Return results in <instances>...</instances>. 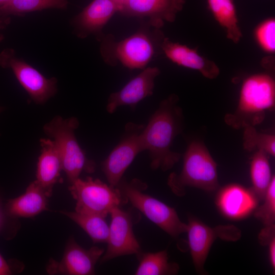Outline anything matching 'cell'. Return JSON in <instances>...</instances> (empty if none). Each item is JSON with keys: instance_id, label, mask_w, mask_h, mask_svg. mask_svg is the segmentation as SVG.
Returning <instances> with one entry per match:
<instances>
[{"instance_id": "cell-1", "label": "cell", "mask_w": 275, "mask_h": 275, "mask_svg": "<svg viewBox=\"0 0 275 275\" xmlns=\"http://www.w3.org/2000/svg\"><path fill=\"white\" fill-rule=\"evenodd\" d=\"M178 97L172 94L160 103L139 138L143 151L149 154L150 167L163 171L172 169L181 154L172 150L175 138L182 130L183 115Z\"/></svg>"}, {"instance_id": "cell-2", "label": "cell", "mask_w": 275, "mask_h": 275, "mask_svg": "<svg viewBox=\"0 0 275 275\" xmlns=\"http://www.w3.org/2000/svg\"><path fill=\"white\" fill-rule=\"evenodd\" d=\"M275 104V84L268 75L260 74L246 78L241 86L236 111L225 116L226 123L234 128L254 126L264 119L266 112Z\"/></svg>"}, {"instance_id": "cell-3", "label": "cell", "mask_w": 275, "mask_h": 275, "mask_svg": "<svg viewBox=\"0 0 275 275\" xmlns=\"http://www.w3.org/2000/svg\"><path fill=\"white\" fill-rule=\"evenodd\" d=\"M168 185L178 196L185 193V187H194L213 191L219 186L217 166L205 146L199 141L190 143L183 156V167L179 174L171 173Z\"/></svg>"}, {"instance_id": "cell-4", "label": "cell", "mask_w": 275, "mask_h": 275, "mask_svg": "<svg viewBox=\"0 0 275 275\" xmlns=\"http://www.w3.org/2000/svg\"><path fill=\"white\" fill-rule=\"evenodd\" d=\"M147 24L129 37L116 41L107 35L101 39L100 53L104 61L112 65L120 62L131 69H144L153 58L157 44L158 33L151 31Z\"/></svg>"}, {"instance_id": "cell-5", "label": "cell", "mask_w": 275, "mask_h": 275, "mask_svg": "<svg viewBox=\"0 0 275 275\" xmlns=\"http://www.w3.org/2000/svg\"><path fill=\"white\" fill-rule=\"evenodd\" d=\"M79 126L75 117L63 119L54 117L43 127L45 133L52 139L60 155L62 170L70 183L79 178L85 171L92 173L95 164L86 157L75 136L74 131Z\"/></svg>"}, {"instance_id": "cell-6", "label": "cell", "mask_w": 275, "mask_h": 275, "mask_svg": "<svg viewBox=\"0 0 275 275\" xmlns=\"http://www.w3.org/2000/svg\"><path fill=\"white\" fill-rule=\"evenodd\" d=\"M127 202L149 220L174 238L186 232L187 225L179 218L175 209L143 192L147 186L137 179H122L117 186Z\"/></svg>"}, {"instance_id": "cell-7", "label": "cell", "mask_w": 275, "mask_h": 275, "mask_svg": "<svg viewBox=\"0 0 275 275\" xmlns=\"http://www.w3.org/2000/svg\"><path fill=\"white\" fill-rule=\"evenodd\" d=\"M69 190L76 201L75 211L79 213L106 217L113 209L127 202L117 187L91 177L77 178Z\"/></svg>"}, {"instance_id": "cell-8", "label": "cell", "mask_w": 275, "mask_h": 275, "mask_svg": "<svg viewBox=\"0 0 275 275\" xmlns=\"http://www.w3.org/2000/svg\"><path fill=\"white\" fill-rule=\"evenodd\" d=\"M0 65L11 69L17 79L31 98L42 104L53 96L57 91V79L47 78L34 67L16 56L15 50L7 48L0 53Z\"/></svg>"}, {"instance_id": "cell-9", "label": "cell", "mask_w": 275, "mask_h": 275, "mask_svg": "<svg viewBox=\"0 0 275 275\" xmlns=\"http://www.w3.org/2000/svg\"><path fill=\"white\" fill-rule=\"evenodd\" d=\"M186 232L190 254L196 270L204 273V265L214 241L219 238L235 241L241 236L240 230L234 225H218L210 227L199 220L190 217Z\"/></svg>"}, {"instance_id": "cell-10", "label": "cell", "mask_w": 275, "mask_h": 275, "mask_svg": "<svg viewBox=\"0 0 275 275\" xmlns=\"http://www.w3.org/2000/svg\"><path fill=\"white\" fill-rule=\"evenodd\" d=\"M144 127L127 123L120 141L102 161V170L110 185L117 186L135 157L143 152L139 135Z\"/></svg>"}, {"instance_id": "cell-11", "label": "cell", "mask_w": 275, "mask_h": 275, "mask_svg": "<svg viewBox=\"0 0 275 275\" xmlns=\"http://www.w3.org/2000/svg\"><path fill=\"white\" fill-rule=\"evenodd\" d=\"M109 214L111 221L107 246L101 261L105 262L118 257L140 253L141 246L133 231L134 218L131 212L118 207Z\"/></svg>"}, {"instance_id": "cell-12", "label": "cell", "mask_w": 275, "mask_h": 275, "mask_svg": "<svg viewBox=\"0 0 275 275\" xmlns=\"http://www.w3.org/2000/svg\"><path fill=\"white\" fill-rule=\"evenodd\" d=\"M104 250L98 246L85 249L71 238L65 248L62 260L49 261L46 268L49 274L90 275L95 273V266Z\"/></svg>"}, {"instance_id": "cell-13", "label": "cell", "mask_w": 275, "mask_h": 275, "mask_svg": "<svg viewBox=\"0 0 275 275\" xmlns=\"http://www.w3.org/2000/svg\"><path fill=\"white\" fill-rule=\"evenodd\" d=\"M185 0H128L119 12L129 17L147 18L151 26L159 29L165 22H173Z\"/></svg>"}, {"instance_id": "cell-14", "label": "cell", "mask_w": 275, "mask_h": 275, "mask_svg": "<svg viewBox=\"0 0 275 275\" xmlns=\"http://www.w3.org/2000/svg\"><path fill=\"white\" fill-rule=\"evenodd\" d=\"M159 73L157 67L145 68L122 89L111 94L106 108L108 113H114L118 107L123 105L134 107L140 101L151 96L155 79Z\"/></svg>"}, {"instance_id": "cell-15", "label": "cell", "mask_w": 275, "mask_h": 275, "mask_svg": "<svg viewBox=\"0 0 275 275\" xmlns=\"http://www.w3.org/2000/svg\"><path fill=\"white\" fill-rule=\"evenodd\" d=\"M119 11V6L112 0H93L72 19L75 35L81 39L91 34L99 35Z\"/></svg>"}, {"instance_id": "cell-16", "label": "cell", "mask_w": 275, "mask_h": 275, "mask_svg": "<svg viewBox=\"0 0 275 275\" xmlns=\"http://www.w3.org/2000/svg\"><path fill=\"white\" fill-rule=\"evenodd\" d=\"M161 47L167 57L178 65L197 70L205 77L215 78L219 69L213 62L199 54L189 47L163 38Z\"/></svg>"}, {"instance_id": "cell-17", "label": "cell", "mask_w": 275, "mask_h": 275, "mask_svg": "<svg viewBox=\"0 0 275 275\" xmlns=\"http://www.w3.org/2000/svg\"><path fill=\"white\" fill-rule=\"evenodd\" d=\"M51 194L35 180L23 194L8 201L5 212L10 218L34 216L47 210V198Z\"/></svg>"}, {"instance_id": "cell-18", "label": "cell", "mask_w": 275, "mask_h": 275, "mask_svg": "<svg viewBox=\"0 0 275 275\" xmlns=\"http://www.w3.org/2000/svg\"><path fill=\"white\" fill-rule=\"evenodd\" d=\"M258 200L252 190L239 185L232 184L221 190L217 203L225 216L238 219L251 212L256 207Z\"/></svg>"}, {"instance_id": "cell-19", "label": "cell", "mask_w": 275, "mask_h": 275, "mask_svg": "<svg viewBox=\"0 0 275 275\" xmlns=\"http://www.w3.org/2000/svg\"><path fill=\"white\" fill-rule=\"evenodd\" d=\"M40 144L41 153L38 158L36 181L51 194L52 187L59 180L62 170V161L53 140L42 139Z\"/></svg>"}, {"instance_id": "cell-20", "label": "cell", "mask_w": 275, "mask_h": 275, "mask_svg": "<svg viewBox=\"0 0 275 275\" xmlns=\"http://www.w3.org/2000/svg\"><path fill=\"white\" fill-rule=\"evenodd\" d=\"M209 9L218 23L223 27L227 38L236 43L242 33L238 25L236 10L233 0H207Z\"/></svg>"}, {"instance_id": "cell-21", "label": "cell", "mask_w": 275, "mask_h": 275, "mask_svg": "<svg viewBox=\"0 0 275 275\" xmlns=\"http://www.w3.org/2000/svg\"><path fill=\"white\" fill-rule=\"evenodd\" d=\"M136 256L139 260V264L134 274H175L178 271L179 268L178 264L169 262L166 250L155 253L141 251Z\"/></svg>"}, {"instance_id": "cell-22", "label": "cell", "mask_w": 275, "mask_h": 275, "mask_svg": "<svg viewBox=\"0 0 275 275\" xmlns=\"http://www.w3.org/2000/svg\"><path fill=\"white\" fill-rule=\"evenodd\" d=\"M80 227L95 243H107L109 226L105 217L94 214L79 213L76 211H61Z\"/></svg>"}, {"instance_id": "cell-23", "label": "cell", "mask_w": 275, "mask_h": 275, "mask_svg": "<svg viewBox=\"0 0 275 275\" xmlns=\"http://www.w3.org/2000/svg\"><path fill=\"white\" fill-rule=\"evenodd\" d=\"M267 155L263 151L258 150L253 155L251 162L252 190L258 200H263L272 178Z\"/></svg>"}, {"instance_id": "cell-24", "label": "cell", "mask_w": 275, "mask_h": 275, "mask_svg": "<svg viewBox=\"0 0 275 275\" xmlns=\"http://www.w3.org/2000/svg\"><path fill=\"white\" fill-rule=\"evenodd\" d=\"M68 3L67 0H11L0 9V16H22L26 13L50 8L64 9Z\"/></svg>"}, {"instance_id": "cell-25", "label": "cell", "mask_w": 275, "mask_h": 275, "mask_svg": "<svg viewBox=\"0 0 275 275\" xmlns=\"http://www.w3.org/2000/svg\"><path fill=\"white\" fill-rule=\"evenodd\" d=\"M243 146L248 151L262 150L274 156L275 136L273 134L257 131L254 126L244 127Z\"/></svg>"}, {"instance_id": "cell-26", "label": "cell", "mask_w": 275, "mask_h": 275, "mask_svg": "<svg viewBox=\"0 0 275 275\" xmlns=\"http://www.w3.org/2000/svg\"><path fill=\"white\" fill-rule=\"evenodd\" d=\"M263 204L256 209L255 216L263 224L265 227L274 225L275 222V178L272 176L264 197Z\"/></svg>"}, {"instance_id": "cell-27", "label": "cell", "mask_w": 275, "mask_h": 275, "mask_svg": "<svg viewBox=\"0 0 275 275\" xmlns=\"http://www.w3.org/2000/svg\"><path fill=\"white\" fill-rule=\"evenodd\" d=\"M257 42L265 51L273 53L275 50V20L266 19L260 23L255 30Z\"/></svg>"}, {"instance_id": "cell-28", "label": "cell", "mask_w": 275, "mask_h": 275, "mask_svg": "<svg viewBox=\"0 0 275 275\" xmlns=\"http://www.w3.org/2000/svg\"><path fill=\"white\" fill-rule=\"evenodd\" d=\"M258 238L261 245H267L272 239L275 238V225L265 227L261 231Z\"/></svg>"}, {"instance_id": "cell-29", "label": "cell", "mask_w": 275, "mask_h": 275, "mask_svg": "<svg viewBox=\"0 0 275 275\" xmlns=\"http://www.w3.org/2000/svg\"><path fill=\"white\" fill-rule=\"evenodd\" d=\"M12 274L11 268L0 253V275H10Z\"/></svg>"}, {"instance_id": "cell-30", "label": "cell", "mask_w": 275, "mask_h": 275, "mask_svg": "<svg viewBox=\"0 0 275 275\" xmlns=\"http://www.w3.org/2000/svg\"><path fill=\"white\" fill-rule=\"evenodd\" d=\"M269 248V260L273 270L275 269V238L272 239L267 244Z\"/></svg>"}, {"instance_id": "cell-31", "label": "cell", "mask_w": 275, "mask_h": 275, "mask_svg": "<svg viewBox=\"0 0 275 275\" xmlns=\"http://www.w3.org/2000/svg\"><path fill=\"white\" fill-rule=\"evenodd\" d=\"M9 217L6 214L4 208H3L0 201V233L2 232L5 228L7 222V218Z\"/></svg>"}, {"instance_id": "cell-32", "label": "cell", "mask_w": 275, "mask_h": 275, "mask_svg": "<svg viewBox=\"0 0 275 275\" xmlns=\"http://www.w3.org/2000/svg\"><path fill=\"white\" fill-rule=\"evenodd\" d=\"M10 23L9 16H0V40L3 39L1 31L4 30Z\"/></svg>"}, {"instance_id": "cell-33", "label": "cell", "mask_w": 275, "mask_h": 275, "mask_svg": "<svg viewBox=\"0 0 275 275\" xmlns=\"http://www.w3.org/2000/svg\"><path fill=\"white\" fill-rule=\"evenodd\" d=\"M112 1H113L119 6L120 10L121 8L127 3V2L128 0H112Z\"/></svg>"}, {"instance_id": "cell-34", "label": "cell", "mask_w": 275, "mask_h": 275, "mask_svg": "<svg viewBox=\"0 0 275 275\" xmlns=\"http://www.w3.org/2000/svg\"><path fill=\"white\" fill-rule=\"evenodd\" d=\"M11 0H0V9L7 5Z\"/></svg>"}, {"instance_id": "cell-35", "label": "cell", "mask_w": 275, "mask_h": 275, "mask_svg": "<svg viewBox=\"0 0 275 275\" xmlns=\"http://www.w3.org/2000/svg\"><path fill=\"white\" fill-rule=\"evenodd\" d=\"M2 111V107H0V113Z\"/></svg>"}]
</instances>
